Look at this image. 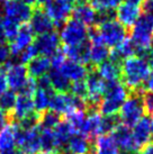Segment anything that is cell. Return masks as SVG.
Instances as JSON below:
<instances>
[{
	"label": "cell",
	"instance_id": "6da1fadb",
	"mask_svg": "<svg viewBox=\"0 0 153 154\" xmlns=\"http://www.w3.org/2000/svg\"><path fill=\"white\" fill-rule=\"evenodd\" d=\"M151 72L149 61L134 55L123 61L120 65L119 81L128 91H144V83Z\"/></svg>",
	"mask_w": 153,
	"mask_h": 154
},
{
	"label": "cell",
	"instance_id": "7a4b0ae2",
	"mask_svg": "<svg viewBox=\"0 0 153 154\" xmlns=\"http://www.w3.org/2000/svg\"><path fill=\"white\" fill-rule=\"evenodd\" d=\"M131 41L135 45L136 55L149 57L153 44V16L142 14L131 29Z\"/></svg>",
	"mask_w": 153,
	"mask_h": 154
},
{
	"label": "cell",
	"instance_id": "3957f363",
	"mask_svg": "<svg viewBox=\"0 0 153 154\" xmlns=\"http://www.w3.org/2000/svg\"><path fill=\"white\" fill-rule=\"evenodd\" d=\"M128 94L130 91L124 87V85L119 80L106 82V90L98 109L100 115H117V112L123 106L124 101L127 98Z\"/></svg>",
	"mask_w": 153,
	"mask_h": 154
},
{
	"label": "cell",
	"instance_id": "277c9868",
	"mask_svg": "<svg viewBox=\"0 0 153 154\" xmlns=\"http://www.w3.org/2000/svg\"><path fill=\"white\" fill-rule=\"evenodd\" d=\"M143 92L144 91H130L127 98L119 110L118 116L120 123L130 128L133 127L142 117H144Z\"/></svg>",
	"mask_w": 153,
	"mask_h": 154
},
{
	"label": "cell",
	"instance_id": "5b68a950",
	"mask_svg": "<svg viewBox=\"0 0 153 154\" xmlns=\"http://www.w3.org/2000/svg\"><path fill=\"white\" fill-rule=\"evenodd\" d=\"M87 26L81 24L73 18H69L64 23L60 30V42H62L64 47L74 46L85 42L87 38Z\"/></svg>",
	"mask_w": 153,
	"mask_h": 154
},
{
	"label": "cell",
	"instance_id": "8992f818",
	"mask_svg": "<svg viewBox=\"0 0 153 154\" xmlns=\"http://www.w3.org/2000/svg\"><path fill=\"white\" fill-rule=\"evenodd\" d=\"M98 32L101 42L108 48L117 47L127 38V29L117 20H113L98 26Z\"/></svg>",
	"mask_w": 153,
	"mask_h": 154
},
{
	"label": "cell",
	"instance_id": "52a82bcc",
	"mask_svg": "<svg viewBox=\"0 0 153 154\" xmlns=\"http://www.w3.org/2000/svg\"><path fill=\"white\" fill-rule=\"evenodd\" d=\"M16 145L23 154H38L41 152L39 127L24 131L16 123Z\"/></svg>",
	"mask_w": 153,
	"mask_h": 154
},
{
	"label": "cell",
	"instance_id": "ba28073f",
	"mask_svg": "<svg viewBox=\"0 0 153 154\" xmlns=\"http://www.w3.org/2000/svg\"><path fill=\"white\" fill-rule=\"evenodd\" d=\"M74 7L72 0H52L44 6V11L56 27L62 26L71 16Z\"/></svg>",
	"mask_w": 153,
	"mask_h": 154
},
{
	"label": "cell",
	"instance_id": "9c48e42d",
	"mask_svg": "<svg viewBox=\"0 0 153 154\" xmlns=\"http://www.w3.org/2000/svg\"><path fill=\"white\" fill-rule=\"evenodd\" d=\"M33 8L18 0H9L2 4V15L18 25L27 24L32 17Z\"/></svg>",
	"mask_w": 153,
	"mask_h": 154
},
{
	"label": "cell",
	"instance_id": "30bf717a",
	"mask_svg": "<svg viewBox=\"0 0 153 154\" xmlns=\"http://www.w3.org/2000/svg\"><path fill=\"white\" fill-rule=\"evenodd\" d=\"M151 125H152L151 117L144 116L133 126V144H134V150L137 154L140 153L141 150L145 145H148L151 142V137H152Z\"/></svg>",
	"mask_w": 153,
	"mask_h": 154
},
{
	"label": "cell",
	"instance_id": "8fae6325",
	"mask_svg": "<svg viewBox=\"0 0 153 154\" xmlns=\"http://www.w3.org/2000/svg\"><path fill=\"white\" fill-rule=\"evenodd\" d=\"M4 69L10 90H13L14 92H19L28 80L27 68L24 64H13L8 61Z\"/></svg>",
	"mask_w": 153,
	"mask_h": 154
},
{
	"label": "cell",
	"instance_id": "7c38bea8",
	"mask_svg": "<svg viewBox=\"0 0 153 154\" xmlns=\"http://www.w3.org/2000/svg\"><path fill=\"white\" fill-rule=\"evenodd\" d=\"M30 26L34 35H36V36L47 34L51 32H55L56 28L54 23L50 19V17L44 11V9H42L41 7L33 9L32 17L30 19Z\"/></svg>",
	"mask_w": 153,
	"mask_h": 154
},
{
	"label": "cell",
	"instance_id": "4fadbf2b",
	"mask_svg": "<svg viewBox=\"0 0 153 154\" xmlns=\"http://www.w3.org/2000/svg\"><path fill=\"white\" fill-rule=\"evenodd\" d=\"M37 54L45 57H51L60 48V37L56 32H51L44 35H39L34 42Z\"/></svg>",
	"mask_w": 153,
	"mask_h": 154
},
{
	"label": "cell",
	"instance_id": "5bb4252c",
	"mask_svg": "<svg viewBox=\"0 0 153 154\" xmlns=\"http://www.w3.org/2000/svg\"><path fill=\"white\" fill-rule=\"evenodd\" d=\"M141 16V9L139 6L130 2H122L116 8V18L117 22L123 25L126 29H132L139 17Z\"/></svg>",
	"mask_w": 153,
	"mask_h": 154
},
{
	"label": "cell",
	"instance_id": "9a60e30c",
	"mask_svg": "<svg viewBox=\"0 0 153 154\" xmlns=\"http://www.w3.org/2000/svg\"><path fill=\"white\" fill-rule=\"evenodd\" d=\"M109 135L111 136L119 151H122L120 153H136L134 150V144H133L132 131L130 127L120 124Z\"/></svg>",
	"mask_w": 153,
	"mask_h": 154
},
{
	"label": "cell",
	"instance_id": "2e32d148",
	"mask_svg": "<svg viewBox=\"0 0 153 154\" xmlns=\"http://www.w3.org/2000/svg\"><path fill=\"white\" fill-rule=\"evenodd\" d=\"M34 42V33L30 28V24H23L20 25L16 37L13 42H10V54L11 56H17L20 52L32 45Z\"/></svg>",
	"mask_w": 153,
	"mask_h": 154
},
{
	"label": "cell",
	"instance_id": "e0dca14e",
	"mask_svg": "<svg viewBox=\"0 0 153 154\" xmlns=\"http://www.w3.org/2000/svg\"><path fill=\"white\" fill-rule=\"evenodd\" d=\"M90 47L91 43L88 39L74 46L64 47V53L69 60L82 65H90Z\"/></svg>",
	"mask_w": 153,
	"mask_h": 154
},
{
	"label": "cell",
	"instance_id": "ac0fdd59",
	"mask_svg": "<svg viewBox=\"0 0 153 154\" xmlns=\"http://www.w3.org/2000/svg\"><path fill=\"white\" fill-rule=\"evenodd\" d=\"M34 111L33 97L25 96V94H18L17 98H16V103H15L13 114L10 115V123H13V122L17 123Z\"/></svg>",
	"mask_w": 153,
	"mask_h": 154
},
{
	"label": "cell",
	"instance_id": "d6986e66",
	"mask_svg": "<svg viewBox=\"0 0 153 154\" xmlns=\"http://www.w3.org/2000/svg\"><path fill=\"white\" fill-rule=\"evenodd\" d=\"M60 71L70 82H76L85 80L88 74V66L79 64L71 60H67L60 68Z\"/></svg>",
	"mask_w": 153,
	"mask_h": 154
},
{
	"label": "cell",
	"instance_id": "ffe728a7",
	"mask_svg": "<svg viewBox=\"0 0 153 154\" xmlns=\"http://www.w3.org/2000/svg\"><path fill=\"white\" fill-rule=\"evenodd\" d=\"M76 133L72 129V127L70 126L67 120H61L59 125L55 128L53 129V135H54V140H55V145H56V151L55 153H58L59 151L67 149L68 142L70 141V138L74 135Z\"/></svg>",
	"mask_w": 153,
	"mask_h": 154
},
{
	"label": "cell",
	"instance_id": "44dd1931",
	"mask_svg": "<svg viewBox=\"0 0 153 154\" xmlns=\"http://www.w3.org/2000/svg\"><path fill=\"white\" fill-rule=\"evenodd\" d=\"M95 15L96 10L89 2H82V4H76L72 10L73 19H76L85 26H94L95 23Z\"/></svg>",
	"mask_w": 153,
	"mask_h": 154
},
{
	"label": "cell",
	"instance_id": "7402d4cb",
	"mask_svg": "<svg viewBox=\"0 0 153 154\" xmlns=\"http://www.w3.org/2000/svg\"><path fill=\"white\" fill-rule=\"evenodd\" d=\"M70 154H90L94 149V143L88 137L81 134H74L67 145Z\"/></svg>",
	"mask_w": 153,
	"mask_h": 154
},
{
	"label": "cell",
	"instance_id": "603a6c76",
	"mask_svg": "<svg viewBox=\"0 0 153 154\" xmlns=\"http://www.w3.org/2000/svg\"><path fill=\"white\" fill-rule=\"evenodd\" d=\"M27 72L35 80H37L38 78L45 75L50 69H51V62L48 57L45 56H36L33 60H30L27 64Z\"/></svg>",
	"mask_w": 153,
	"mask_h": 154
},
{
	"label": "cell",
	"instance_id": "cb8c5ba5",
	"mask_svg": "<svg viewBox=\"0 0 153 154\" xmlns=\"http://www.w3.org/2000/svg\"><path fill=\"white\" fill-rule=\"evenodd\" d=\"M96 71L102 80L106 82L117 81L120 77V66L115 64L109 59L102 62L101 64H99L98 66H96Z\"/></svg>",
	"mask_w": 153,
	"mask_h": 154
},
{
	"label": "cell",
	"instance_id": "d4e9b609",
	"mask_svg": "<svg viewBox=\"0 0 153 154\" xmlns=\"http://www.w3.org/2000/svg\"><path fill=\"white\" fill-rule=\"evenodd\" d=\"M95 154H120L119 149L116 146L111 135H99L95 138Z\"/></svg>",
	"mask_w": 153,
	"mask_h": 154
},
{
	"label": "cell",
	"instance_id": "484cf974",
	"mask_svg": "<svg viewBox=\"0 0 153 154\" xmlns=\"http://www.w3.org/2000/svg\"><path fill=\"white\" fill-rule=\"evenodd\" d=\"M16 146V123H9L0 131V152Z\"/></svg>",
	"mask_w": 153,
	"mask_h": 154
},
{
	"label": "cell",
	"instance_id": "4316f807",
	"mask_svg": "<svg viewBox=\"0 0 153 154\" xmlns=\"http://www.w3.org/2000/svg\"><path fill=\"white\" fill-rule=\"evenodd\" d=\"M47 77H48L51 87L54 92H58V94H67L69 91L70 86H71V82L64 77L60 70L52 69L51 71H50V73L47 74Z\"/></svg>",
	"mask_w": 153,
	"mask_h": 154
},
{
	"label": "cell",
	"instance_id": "83f0119b",
	"mask_svg": "<svg viewBox=\"0 0 153 154\" xmlns=\"http://www.w3.org/2000/svg\"><path fill=\"white\" fill-rule=\"evenodd\" d=\"M54 94L53 90H45L38 89L34 94L33 98V103H34V110L37 114H43L50 107V100H51L52 94Z\"/></svg>",
	"mask_w": 153,
	"mask_h": 154
},
{
	"label": "cell",
	"instance_id": "f1b7e54d",
	"mask_svg": "<svg viewBox=\"0 0 153 154\" xmlns=\"http://www.w3.org/2000/svg\"><path fill=\"white\" fill-rule=\"evenodd\" d=\"M109 48L102 43V42H97V43H91L90 47V63L92 66H98L101 64L102 62L108 60L109 57Z\"/></svg>",
	"mask_w": 153,
	"mask_h": 154
},
{
	"label": "cell",
	"instance_id": "f546056e",
	"mask_svg": "<svg viewBox=\"0 0 153 154\" xmlns=\"http://www.w3.org/2000/svg\"><path fill=\"white\" fill-rule=\"evenodd\" d=\"M39 144H41V152L42 153L55 154L56 145L53 131L39 129Z\"/></svg>",
	"mask_w": 153,
	"mask_h": 154
},
{
	"label": "cell",
	"instance_id": "4dcf8cb0",
	"mask_svg": "<svg viewBox=\"0 0 153 154\" xmlns=\"http://www.w3.org/2000/svg\"><path fill=\"white\" fill-rule=\"evenodd\" d=\"M61 120H62V116L61 115H59V114H56V112L52 110H46L45 112L41 114L38 127H39V129L53 131L59 125Z\"/></svg>",
	"mask_w": 153,
	"mask_h": 154
},
{
	"label": "cell",
	"instance_id": "1f68e13d",
	"mask_svg": "<svg viewBox=\"0 0 153 154\" xmlns=\"http://www.w3.org/2000/svg\"><path fill=\"white\" fill-rule=\"evenodd\" d=\"M16 98H17V94L13 90H7L0 96V110L4 111L6 115H8L9 119L15 108Z\"/></svg>",
	"mask_w": 153,
	"mask_h": 154
},
{
	"label": "cell",
	"instance_id": "d6a6232c",
	"mask_svg": "<svg viewBox=\"0 0 153 154\" xmlns=\"http://www.w3.org/2000/svg\"><path fill=\"white\" fill-rule=\"evenodd\" d=\"M120 119L118 115L101 116L100 124V135H109L118 125H120Z\"/></svg>",
	"mask_w": 153,
	"mask_h": 154
},
{
	"label": "cell",
	"instance_id": "836d02e7",
	"mask_svg": "<svg viewBox=\"0 0 153 154\" xmlns=\"http://www.w3.org/2000/svg\"><path fill=\"white\" fill-rule=\"evenodd\" d=\"M113 20H116V9H99L96 10L94 26L98 27Z\"/></svg>",
	"mask_w": 153,
	"mask_h": 154
},
{
	"label": "cell",
	"instance_id": "e575fe53",
	"mask_svg": "<svg viewBox=\"0 0 153 154\" xmlns=\"http://www.w3.org/2000/svg\"><path fill=\"white\" fill-rule=\"evenodd\" d=\"M1 26H2V30H4L6 41H8L9 43H10V42H13L14 38H15V37H16V35H17L18 29H19L20 25H18V24H16L15 22L8 19V18L2 17Z\"/></svg>",
	"mask_w": 153,
	"mask_h": 154
},
{
	"label": "cell",
	"instance_id": "d590c367",
	"mask_svg": "<svg viewBox=\"0 0 153 154\" xmlns=\"http://www.w3.org/2000/svg\"><path fill=\"white\" fill-rule=\"evenodd\" d=\"M69 94H72L73 97L86 100V98H87V87H86L85 80L72 82L71 86H70V89H69Z\"/></svg>",
	"mask_w": 153,
	"mask_h": 154
},
{
	"label": "cell",
	"instance_id": "8d00e7d4",
	"mask_svg": "<svg viewBox=\"0 0 153 154\" xmlns=\"http://www.w3.org/2000/svg\"><path fill=\"white\" fill-rule=\"evenodd\" d=\"M122 4V0H91V6L95 10L99 9H116Z\"/></svg>",
	"mask_w": 153,
	"mask_h": 154
},
{
	"label": "cell",
	"instance_id": "74e56055",
	"mask_svg": "<svg viewBox=\"0 0 153 154\" xmlns=\"http://www.w3.org/2000/svg\"><path fill=\"white\" fill-rule=\"evenodd\" d=\"M50 62H51V69H55V70H60V68L62 66L64 62L67 61V55L64 53L63 47H60L59 50L51 56L48 57Z\"/></svg>",
	"mask_w": 153,
	"mask_h": 154
},
{
	"label": "cell",
	"instance_id": "f35d334b",
	"mask_svg": "<svg viewBox=\"0 0 153 154\" xmlns=\"http://www.w3.org/2000/svg\"><path fill=\"white\" fill-rule=\"evenodd\" d=\"M37 90V83H36V80L33 79V78H28V80L26 81L25 86L21 88V90L18 92V94H25V96H30V97H33L34 94Z\"/></svg>",
	"mask_w": 153,
	"mask_h": 154
},
{
	"label": "cell",
	"instance_id": "ab89813d",
	"mask_svg": "<svg viewBox=\"0 0 153 154\" xmlns=\"http://www.w3.org/2000/svg\"><path fill=\"white\" fill-rule=\"evenodd\" d=\"M143 103H144L145 114L148 116H153V92L144 91L143 92Z\"/></svg>",
	"mask_w": 153,
	"mask_h": 154
},
{
	"label": "cell",
	"instance_id": "60d3db41",
	"mask_svg": "<svg viewBox=\"0 0 153 154\" xmlns=\"http://www.w3.org/2000/svg\"><path fill=\"white\" fill-rule=\"evenodd\" d=\"M10 47L8 44H0V68H4L10 60Z\"/></svg>",
	"mask_w": 153,
	"mask_h": 154
},
{
	"label": "cell",
	"instance_id": "b9f144b4",
	"mask_svg": "<svg viewBox=\"0 0 153 154\" xmlns=\"http://www.w3.org/2000/svg\"><path fill=\"white\" fill-rule=\"evenodd\" d=\"M8 89V83H7V79H6V73H5V69L0 68V96L4 94L5 91Z\"/></svg>",
	"mask_w": 153,
	"mask_h": 154
},
{
	"label": "cell",
	"instance_id": "7bdbcfd3",
	"mask_svg": "<svg viewBox=\"0 0 153 154\" xmlns=\"http://www.w3.org/2000/svg\"><path fill=\"white\" fill-rule=\"evenodd\" d=\"M142 11L143 14L153 16V0H144L142 2Z\"/></svg>",
	"mask_w": 153,
	"mask_h": 154
},
{
	"label": "cell",
	"instance_id": "ee69618b",
	"mask_svg": "<svg viewBox=\"0 0 153 154\" xmlns=\"http://www.w3.org/2000/svg\"><path fill=\"white\" fill-rule=\"evenodd\" d=\"M143 89H144V91H152L153 92V70L150 72L149 78L146 79Z\"/></svg>",
	"mask_w": 153,
	"mask_h": 154
},
{
	"label": "cell",
	"instance_id": "f6af8a7d",
	"mask_svg": "<svg viewBox=\"0 0 153 154\" xmlns=\"http://www.w3.org/2000/svg\"><path fill=\"white\" fill-rule=\"evenodd\" d=\"M10 123V119H9V116L6 115L4 111L0 110V131L4 128L6 125H8Z\"/></svg>",
	"mask_w": 153,
	"mask_h": 154
},
{
	"label": "cell",
	"instance_id": "bcb514c9",
	"mask_svg": "<svg viewBox=\"0 0 153 154\" xmlns=\"http://www.w3.org/2000/svg\"><path fill=\"white\" fill-rule=\"evenodd\" d=\"M139 154H153V142H150L148 145H145Z\"/></svg>",
	"mask_w": 153,
	"mask_h": 154
},
{
	"label": "cell",
	"instance_id": "7dc6e473",
	"mask_svg": "<svg viewBox=\"0 0 153 154\" xmlns=\"http://www.w3.org/2000/svg\"><path fill=\"white\" fill-rule=\"evenodd\" d=\"M0 154H23V152L19 149L14 147V149H10V150H7V151H1Z\"/></svg>",
	"mask_w": 153,
	"mask_h": 154
},
{
	"label": "cell",
	"instance_id": "c3c4849f",
	"mask_svg": "<svg viewBox=\"0 0 153 154\" xmlns=\"http://www.w3.org/2000/svg\"><path fill=\"white\" fill-rule=\"evenodd\" d=\"M18 1H20V2H23L24 5H27V6H30V7H34V6H36V4H37V0H18Z\"/></svg>",
	"mask_w": 153,
	"mask_h": 154
},
{
	"label": "cell",
	"instance_id": "681fc988",
	"mask_svg": "<svg viewBox=\"0 0 153 154\" xmlns=\"http://www.w3.org/2000/svg\"><path fill=\"white\" fill-rule=\"evenodd\" d=\"M144 0H125V2H130L132 5H135V6H139V5H142Z\"/></svg>",
	"mask_w": 153,
	"mask_h": 154
},
{
	"label": "cell",
	"instance_id": "f907efd6",
	"mask_svg": "<svg viewBox=\"0 0 153 154\" xmlns=\"http://www.w3.org/2000/svg\"><path fill=\"white\" fill-rule=\"evenodd\" d=\"M50 1H52V0H37L38 7H44V6H46Z\"/></svg>",
	"mask_w": 153,
	"mask_h": 154
},
{
	"label": "cell",
	"instance_id": "816d5d0a",
	"mask_svg": "<svg viewBox=\"0 0 153 154\" xmlns=\"http://www.w3.org/2000/svg\"><path fill=\"white\" fill-rule=\"evenodd\" d=\"M149 60H150V65L153 68V44H152V47H151V50H150V53H149Z\"/></svg>",
	"mask_w": 153,
	"mask_h": 154
},
{
	"label": "cell",
	"instance_id": "f5cc1de1",
	"mask_svg": "<svg viewBox=\"0 0 153 154\" xmlns=\"http://www.w3.org/2000/svg\"><path fill=\"white\" fill-rule=\"evenodd\" d=\"M82 2H89V0H76V4H82Z\"/></svg>",
	"mask_w": 153,
	"mask_h": 154
},
{
	"label": "cell",
	"instance_id": "db71d44e",
	"mask_svg": "<svg viewBox=\"0 0 153 154\" xmlns=\"http://www.w3.org/2000/svg\"><path fill=\"white\" fill-rule=\"evenodd\" d=\"M151 129H152V136H153V119H152V125H151Z\"/></svg>",
	"mask_w": 153,
	"mask_h": 154
},
{
	"label": "cell",
	"instance_id": "11a10c76",
	"mask_svg": "<svg viewBox=\"0 0 153 154\" xmlns=\"http://www.w3.org/2000/svg\"><path fill=\"white\" fill-rule=\"evenodd\" d=\"M6 1H9V0H0V2H1V4H4V2H6Z\"/></svg>",
	"mask_w": 153,
	"mask_h": 154
},
{
	"label": "cell",
	"instance_id": "9f6ffc18",
	"mask_svg": "<svg viewBox=\"0 0 153 154\" xmlns=\"http://www.w3.org/2000/svg\"><path fill=\"white\" fill-rule=\"evenodd\" d=\"M72 1H74V4H76V0H72Z\"/></svg>",
	"mask_w": 153,
	"mask_h": 154
},
{
	"label": "cell",
	"instance_id": "6f0895ef",
	"mask_svg": "<svg viewBox=\"0 0 153 154\" xmlns=\"http://www.w3.org/2000/svg\"><path fill=\"white\" fill-rule=\"evenodd\" d=\"M42 154H46V153H42Z\"/></svg>",
	"mask_w": 153,
	"mask_h": 154
}]
</instances>
